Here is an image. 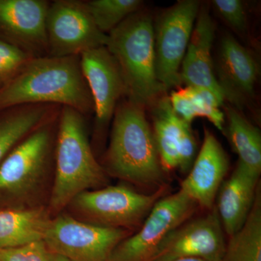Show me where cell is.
<instances>
[{
	"instance_id": "28",
	"label": "cell",
	"mask_w": 261,
	"mask_h": 261,
	"mask_svg": "<svg viewBox=\"0 0 261 261\" xmlns=\"http://www.w3.org/2000/svg\"><path fill=\"white\" fill-rule=\"evenodd\" d=\"M51 261H70L68 260L66 257L61 256L60 255H57V254L51 253Z\"/></svg>"
},
{
	"instance_id": "18",
	"label": "cell",
	"mask_w": 261,
	"mask_h": 261,
	"mask_svg": "<svg viewBox=\"0 0 261 261\" xmlns=\"http://www.w3.org/2000/svg\"><path fill=\"white\" fill-rule=\"evenodd\" d=\"M260 186V176L238 163L230 177L220 187L215 207L228 238L246 222Z\"/></svg>"
},
{
	"instance_id": "16",
	"label": "cell",
	"mask_w": 261,
	"mask_h": 261,
	"mask_svg": "<svg viewBox=\"0 0 261 261\" xmlns=\"http://www.w3.org/2000/svg\"><path fill=\"white\" fill-rule=\"evenodd\" d=\"M228 168L227 154L214 134L205 129L200 151L186 178L182 181L180 190L198 207L212 210Z\"/></svg>"
},
{
	"instance_id": "21",
	"label": "cell",
	"mask_w": 261,
	"mask_h": 261,
	"mask_svg": "<svg viewBox=\"0 0 261 261\" xmlns=\"http://www.w3.org/2000/svg\"><path fill=\"white\" fill-rule=\"evenodd\" d=\"M173 111L190 123L197 117H204L217 129L225 132V113L220 109L223 102L208 89L186 87L173 91L169 97Z\"/></svg>"
},
{
	"instance_id": "7",
	"label": "cell",
	"mask_w": 261,
	"mask_h": 261,
	"mask_svg": "<svg viewBox=\"0 0 261 261\" xmlns=\"http://www.w3.org/2000/svg\"><path fill=\"white\" fill-rule=\"evenodd\" d=\"M132 233L59 214L51 219L44 242L51 253L70 261H110L115 248Z\"/></svg>"
},
{
	"instance_id": "15",
	"label": "cell",
	"mask_w": 261,
	"mask_h": 261,
	"mask_svg": "<svg viewBox=\"0 0 261 261\" xmlns=\"http://www.w3.org/2000/svg\"><path fill=\"white\" fill-rule=\"evenodd\" d=\"M214 73L224 100L240 111L255 97L258 66L247 48L231 35L221 39Z\"/></svg>"
},
{
	"instance_id": "25",
	"label": "cell",
	"mask_w": 261,
	"mask_h": 261,
	"mask_svg": "<svg viewBox=\"0 0 261 261\" xmlns=\"http://www.w3.org/2000/svg\"><path fill=\"white\" fill-rule=\"evenodd\" d=\"M33 57L0 39V88L13 80Z\"/></svg>"
},
{
	"instance_id": "6",
	"label": "cell",
	"mask_w": 261,
	"mask_h": 261,
	"mask_svg": "<svg viewBox=\"0 0 261 261\" xmlns=\"http://www.w3.org/2000/svg\"><path fill=\"white\" fill-rule=\"evenodd\" d=\"M168 185L149 194L126 185L106 186L82 192L68 207L75 219L102 227L132 231L141 227L158 201L169 194Z\"/></svg>"
},
{
	"instance_id": "13",
	"label": "cell",
	"mask_w": 261,
	"mask_h": 261,
	"mask_svg": "<svg viewBox=\"0 0 261 261\" xmlns=\"http://www.w3.org/2000/svg\"><path fill=\"white\" fill-rule=\"evenodd\" d=\"M44 0H0V39L33 58L48 54Z\"/></svg>"
},
{
	"instance_id": "11",
	"label": "cell",
	"mask_w": 261,
	"mask_h": 261,
	"mask_svg": "<svg viewBox=\"0 0 261 261\" xmlns=\"http://www.w3.org/2000/svg\"><path fill=\"white\" fill-rule=\"evenodd\" d=\"M219 215L214 207L208 214L187 220L165 238L150 261L198 258L222 261L226 242Z\"/></svg>"
},
{
	"instance_id": "23",
	"label": "cell",
	"mask_w": 261,
	"mask_h": 261,
	"mask_svg": "<svg viewBox=\"0 0 261 261\" xmlns=\"http://www.w3.org/2000/svg\"><path fill=\"white\" fill-rule=\"evenodd\" d=\"M222 261H261V185L246 222L226 242Z\"/></svg>"
},
{
	"instance_id": "3",
	"label": "cell",
	"mask_w": 261,
	"mask_h": 261,
	"mask_svg": "<svg viewBox=\"0 0 261 261\" xmlns=\"http://www.w3.org/2000/svg\"><path fill=\"white\" fill-rule=\"evenodd\" d=\"M107 175L92 151L83 114L63 106L57 135L55 178L47 206L51 217L61 214L82 192L107 186Z\"/></svg>"
},
{
	"instance_id": "24",
	"label": "cell",
	"mask_w": 261,
	"mask_h": 261,
	"mask_svg": "<svg viewBox=\"0 0 261 261\" xmlns=\"http://www.w3.org/2000/svg\"><path fill=\"white\" fill-rule=\"evenodd\" d=\"M87 10L99 30L109 34L130 15L138 12L140 0H92L84 2Z\"/></svg>"
},
{
	"instance_id": "14",
	"label": "cell",
	"mask_w": 261,
	"mask_h": 261,
	"mask_svg": "<svg viewBox=\"0 0 261 261\" xmlns=\"http://www.w3.org/2000/svg\"><path fill=\"white\" fill-rule=\"evenodd\" d=\"M152 106V132L163 170L166 173L178 169L186 173L197 150L190 123L173 111L167 96L159 97Z\"/></svg>"
},
{
	"instance_id": "19",
	"label": "cell",
	"mask_w": 261,
	"mask_h": 261,
	"mask_svg": "<svg viewBox=\"0 0 261 261\" xmlns=\"http://www.w3.org/2000/svg\"><path fill=\"white\" fill-rule=\"evenodd\" d=\"M53 219L47 207H8L0 210V249L44 241Z\"/></svg>"
},
{
	"instance_id": "26",
	"label": "cell",
	"mask_w": 261,
	"mask_h": 261,
	"mask_svg": "<svg viewBox=\"0 0 261 261\" xmlns=\"http://www.w3.org/2000/svg\"><path fill=\"white\" fill-rule=\"evenodd\" d=\"M215 9L234 32L244 34L247 30V13L240 0H214Z\"/></svg>"
},
{
	"instance_id": "20",
	"label": "cell",
	"mask_w": 261,
	"mask_h": 261,
	"mask_svg": "<svg viewBox=\"0 0 261 261\" xmlns=\"http://www.w3.org/2000/svg\"><path fill=\"white\" fill-rule=\"evenodd\" d=\"M51 105H28L0 112V163L19 142L51 121Z\"/></svg>"
},
{
	"instance_id": "22",
	"label": "cell",
	"mask_w": 261,
	"mask_h": 261,
	"mask_svg": "<svg viewBox=\"0 0 261 261\" xmlns=\"http://www.w3.org/2000/svg\"><path fill=\"white\" fill-rule=\"evenodd\" d=\"M227 135L231 147L238 155V164L260 176L261 135L260 130L247 121L233 108H226Z\"/></svg>"
},
{
	"instance_id": "29",
	"label": "cell",
	"mask_w": 261,
	"mask_h": 261,
	"mask_svg": "<svg viewBox=\"0 0 261 261\" xmlns=\"http://www.w3.org/2000/svg\"><path fill=\"white\" fill-rule=\"evenodd\" d=\"M171 261H206L205 260H202V259L198 258H181L177 259V260H171Z\"/></svg>"
},
{
	"instance_id": "27",
	"label": "cell",
	"mask_w": 261,
	"mask_h": 261,
	"mask_svg": "<svg viewBox=\"0 0 261 261\" xmlns=\"http://www.w3.org/2000/svg\"><path fill=\"white\" fill-rule=\"evenodd\" d=\"M0 261H51V252L42 240L15 248L0 249Z\"/></svg>"
},
{
	"instance_id": "4",
	"label": "cell",
	"mask_w": 261,
	"mask_h": 261,
	"mask_svg": "<svg viewBox=\"0 0 261 261\" xmlns=\"http://www.w3.org/2000/svg\"><path fill=\"white\" fill-rule=\"evenodd\" d=\"M108 36L106 47L121 69L128 99L144 107L152 106L166 90L156 74L154 23L150 15L137 12Z\"/></svg>"
},
{
	"instance_id": "8",
	"label": "cell",
	"mask_w": 261,
	"mask_h": 261,
	"mask_svg": "<svg viewBox=\"0 0 261 261\" xmlns=\"http://www.w3.org/2000/svg\"><path fill=\"white\" fill-rule=\"evenodd\" d=\"M200 8L199 1H178L161 13L154 23L156 74L165 90L181 84V63Z\"/></svg>"
},
{
	"instance_id": "10",
	"label": "cell",
	"mask_w": 261,
	"mask_h": 261,
	"mask_svg": "<svg viewBox=\"0 0 261 261\" xmlns=\"http://www.w3.org/2000/svg\"><path fill=\"white\" fill-rule=\"evenodd\" d=\"M48 56H80L106 47L108 34L99 30L84 2L57 0L49 3L46 19Z\"/></svg>"
},
{
	"instance_id": "12",
	"label": "cell",
	"mask_w": 261,
	"mask_h": 261,
	"mask_svg": "<svg viewBox=\"0 0 261 261\" xmlns=\"http://www.w3.org/2000/svg\"><path fill=\"white\" fill-rule=\"evenodd\" d=\"M80 64L93 102L94 133L100 140L112 121L119 99L126 95V84L116 59L106 47L82 53Z\"/></svg>"
},
{
	"instance_id": "17",
	"label": "cell",
	"mask_w": 261,
	"mask_h": 261,
	"mask_svg": "<svg viewBox=\"0 0 261 261\" xmlns=\"http://www.w3.org/2000/svg\"><path fill=\"white\" fill-rule=\"evenodd\" d=\"M215 25L205 5L200 8L180 70L181 84L208 89L223 103L224 98L215 76L213 44Z\"/></svg>"
},
{
	"instance_id": "9",
	"label": "cell",
	"mask_w": 261,
	"mask_h": 261,
	"mask_svg": "<svg viewBox=\"0 0 261 261\" xmlns=\"http://www.w3.org/2000/svg\"><path fill=\"white\" fill-rule=\"evenodd\" d=\"M198 207L180 190L162 197L137 232L115 248L110 261H150L165 238L191 219Z\"/></svg>"
},
{
	"instance_id": "1",
	"label": "cell",
	"mask_w": 261,
	"mask_h": 261,
	"mask_svg": "<svg viewBox=\"0 0 261 261\" xmlns=\"http://www.w3.org/2000/svg\"><path fill=\"white\" fill-rule=\"evenodd\" d=\"M61 104L82 114L93 111L80 56L33 58L0 88V112L28 105Z\"/></svg>"
},
{
	"instance_id": "2",
	"label": "cell",
	"mask_w": 261,
	"mask_h": 261,
	"mask_svg": "<svg viewBox=\"0 0 261 261\" xmlns=\"http://www.w3.org/2000/svg\"><path fill=\"white\" fill-rule=\"evenodd\" d=\"M144 108L128 99L118 105L102 167L114 177L157 190L167 185L166 172Z\"/></svg>"
},
{
	"instance_id": "5",
	"label": "cell",
	"mask_w": 261,
	"mask_h": 261,
	"mask_svg": "<svg viewBox=\"0 0 261 261\" xmlns=\"http://www.w3.org/2000/svg\"><path fill=\"white\" fill-rule=\"evenodd\" d=\"M51 121L34 130L0 163V198L14 202L13 207L41 206L50 168L54 133Z\"/></svg>"
}]
</instances>
